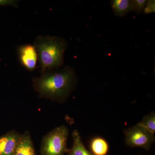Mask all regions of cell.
I'll return each instance as SVG.
<instances>
[{
  "mask_svg": "<svg viewBox=\"0 0 155 155\" xmlns=\"http://www.w3.org/2000/svg\"><path fill=\"white\" fill-rule=\"evenodd\" d=\"M72 138L73 145L71 149L68 151L69 155H94L84 146L78 130H75L73 131Z\"/></svg>",
  "mask_w": 155,
  "mask_h": 155,
  "instance_id": "9c48e42d",
  "label": "cell"
},
{
  "mask_svg": "<svg viewBox=\"0 0 155 155\" xmlns=\"http://www.w3.org/2000/svg\"><path fill=\"white\" fill-rule=\"evenodd\" d=\"M139 125L144 127L154 134L155 132V114L152 112L145 116L142 120L138 123Z\"/></svg>",
  "mask_w": 155,
  "mask_h": 155,
  "instance_id": "8fae6325",
  "label": "cell"
},
{
  "mask_svg": "<svg viewBox=\"0 0 155 155\" xmlns=\"http://www.w3.org/2000/svg\"><path fill=\"white\" fill-rule=\"evenodd\" d=\"M19 61L25 69L33 71L36 68L38 58L37 53L34 45L26 44L20 46L18 48Z\"/></svg>",
  "mask_w": 155,
  "mask_h": 155,
  "instance_id": "5b68a950",
  "label": "cell"
},
{
  "mask_svg": "<svg viewBox=\"0 0 155 155\" xmlns=\"http://www.w3.org/2000/svg\"><path fill=\"white\" fill-rule=\"evenodd\" d=\"M22 134L13 130L0 137V155H14Z\"/></svg>",
  "mask_w": 155,
  "mask_h": 155,
  "instance_id": "8992f818",
  "label": "cell"
},
{
  "mask_svg": "<svg viewBox=\"0 0 155 155\" xmlns=\"http://www.w3.org/2000/svg\"><path fill=\"white\" fill-rule=\"evenodd\" d=\"M34 88L41 97L63 102L77 85L74 69L67 66L62 69L49 70L32 79Z\"/></svg>",
  "mask_w": 155,
  "mask_h": 155,
  "instance_id": "6da1fadb",
  "label": "cell"
},
{
  "mask_svg": "<svg viewBox=\"0 0 155 155\" xmlns=\"http://www.w3.org/2000/svg\"><path fill=\"white\" fill-rule=\"evenodd\" d=\"M155 12V2L153 0L147 1L146 5L143 10L145 14H149Z\"/></svg>",
  "mask_w": 155,
  "mask_h": 155,
  "instance_id": "4fadbf2b",
  "label": "cell"
},
{
  "mask_svg": "<svg viewBox=\"0 0 155 155\" xmlns=\"http://www.w3.org/2000/svg\"><path fill=\"white\" fill-rule=\"evenodd\" d=\"M19 2L16 0H0V6H11L17 8Z\"/></svg>",
  "mask_w": 155,
  "mask_h": 155,
  "instance_id": "5bb4252c",
  "label": "cell"
},
{
  "mask_svg": "<svg viewBox=\"0 0 155 155\" xmlns=\"http://www.w3.org/2000/svg\"><path fill=\"white\" fill-rule=\"evenodd\" d=\"M41 73L61 69L64 63V54L68 45L62 37L39 35L34 41Z\"/></svg>",
  "mask_w": 155,
  "mask_h": 155,
  "instance_id": "7a4b0ae2",
  "label": "cell"
},
{
  "mask_svg": "<svg viewBox=\"0 0 155 155\" xmlns=\"http://www.w3.org/2000/svg\"><path fill=\"white\" fill-rule=\"evenodd\" d=\"M147 0H134V9L136 14L140 15L146 5Z\"/></svg>",
  "mask_w": 155,
  "mask_h": 155,
  "instance_id": "7c38bea8",
  "label": "cell"
},
{
  "mask_svg": "<svg viewBox=\"0 0 155 155\" xmlns=\"http://www.w3.org/2000/svg\"><path fill=\"white\" fill-rule=\"evenodd\" d=\"M111 5L116 16L124 17L134 11V0H112Z\"/></svg>",
  "mask_w": 155,
  "mask_h": 155,
  "instance_id": "52a82bcc",
  "label": "cell"
},
{
  "mask_svg": "<svg viewBox=\"0 0 155 155\" xmlns=\"http://www.w3.org/2000/svg\"><path fill=\"white\" fill-rule=\"evenodd\" d=\"M125 143L131 147H140L150 149L155 142L154 134L141 125H137L124 130Z\"/></svg>",
  "mask_w": 155,
  "mask_h": 155,
  "instance_id": "277c9868",
  "label": "cell"
},
{
  "mask_svg": "<svg viewBox=\"0 0 155 155\" xmlns=\"http://www.w3.org/2000/svg\"><path fill=\"white\" fill-rule=\"evenodd\" d=\"M69 130L66 126L56 127L45 135L42 140L41 155H64L68 152L67 141Z\"/></svg>",
  "mask_w": 155,
  "mask_h": 155,
  "instance_id": "3957f363",
  "label": "cell"
},
{
  "mask_svg": "<svg viewBox=\"0 0 155 155\" xmlns=\"http://www.w3.org/2000/svg\"><path fill=\"white\" fill-rule=\"evenodd\" d=\"M14 155H36L32 140L28 132L22 134Z\"/></svg>",
  "mask_w": 155,
  "mask_h": 155,
  "instance_id": "ba28073f",
  "label": "cell"
},
{
  "mask_svg": "<svg viewBox=\"0 0 155 155\" xmlns=\"http://www.w3.org/2000/svg\"><path fill=\"white\" fill-rule=\"evenodd\" d=\"M90 148L94 155H107L109 150V146L105 140L100 137L93 139L90 144Z\"/></svg>",
  "mask_w": 155,
  "mask_h": 155,
  "instance_id": "30bf717a",
  "label": "cell"
}]
</instances>
